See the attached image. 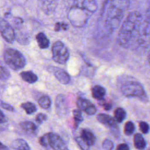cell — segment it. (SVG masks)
Returning <instances> with one entry per match:
<instances>
[{
  "label": "cell",
  "instance_id": "cell-1",
  "mask_svg": "<svg viewBox=\"0 0 150 150\" xmlns=\"http://www.w3.org/2000/svg\"><path fill=\"white\" fill-rule=\"evenodd\" d=\"M141 15L137 11L129 13L118 31L117 36L118 43L125 47L130 46L132 41L138 32L141 26Z\"/></svg>",
  "mask_w": 150,
  "mask_h": 150
},
{
  "label": "cell",
  "instance_id": "cell-2",
  "mask_svg": "<svg viewBox=\"0 0 150 150\" xmlns=\"http://www.w3.org/2000/svg\"><path fill=\"white\" fill-rule=\"evenodd\" d=\"M97 9V4L94 1H83L81 4L72 6L69 9L67 17L70 23L75 27H82L88 18Z\"/></svg>",
  "mask_w": 150,
  "mask_h": 150
},
{
  "label": "cell",
  "instance_id": "cell-3",
  "mask_svg": "<svg viewBox=\"0 0 150 150\" xmlns=\"http://www.w3.org/2000/svg\"><path fill=\"white\" fill-rule=\"evenodd\" d=\"M128 1H110L107 5L105 26L110 32L115 30L121 22Z\"/></svg>",
  "mask_w": 150,
  "mask_h": 150
},
{
  "label": "cell",
  "instance_id": "cell-4",
  "mask_svg": "<svg viewBox=\"0 0 150 150\" xmlns=\"http://www.w3.org/2000/svg\"><path fill=\"white\" fill-rule=\"evenodd\" d=\"M121 93L128 97H137L142 101H146L148 97L142 85L136 80L127 79L120 86Z\"/></svg>",
  "mask_w": 150,
  "mask_h": 150
},
{
  "label": "cell",
  "instance_id": "cell-5",
  "mask_svg": "<svg viewBox=\"0 0 150 150\" xmlns=\"http://www.w3.org/2000/svg\"><path fill=\"white\" fill-rule=\"evenodd\" d=\"M5 63L12 70H19L23 69L26 64V59L23 55L14 49H8L4 53Z\"/></svg>",
  "mask_w": 150,
  "mask_h": 150
},
{
  "label": "cell",
  "instance_id": "cell-6",
  "mask_svg": "<svg viewBox=\"0 0 150 150\" xmlns=\"http://www.w3.org/2000/svg\"><path fill=\"white\" fill-rule=\"evenodd\" d=\"M39 142L42 146H50L53 150H69L63 138L53 132H48L43 135L39 138Z\"/></svg>",
  "mask_w": 150,
  "mask_h": 150
},
{
  "label": "cell",
  "instance_id": "cell-7",
  "mask_svg": "<svg viewBox=\"0 0 150 150\" xmlns=\"http://www.w3.org/2000/svg\"><path fill=\"white\" fill-rule=\"evenodd\" d=\"M52 53L53 60L59 64H65L69 59V51L61 41H56L53 44Z\"/></svg>",
  "mask_w": 150,
  "mask_h": 150
},
{
  "label": "cell",
  "instance_id": "cell-8",
  "mask_svg": "<svg viewBox=\"0 0 150 150\" xmlns=\"http://www.w3.org/2000/svg\"><path fill=\"white\" fill-rule=\"evenodd\" d=\"M97 119L100 123L108 127L116 137L119 135L118 127L114 118L106 114H98L97 115Z\"/></svg>",
  "mask_w": 150,
  "mask_h": 150
},
{
  "label": "cell",
  "instance_id": "cell-9",
  "mask_svg": "<svg viewBox=\"0 0 150 150\" xmlns=\"http://www.w3.org/2000/svg\"><path fill=\"white\" fill-rule=\"evenodd\" d=\"M0 33L8 42L12 43L15 39V33L11 25L5 19L0 18Z\"/></svg>",
  "mask_w": 150,
  "mask_h": 150
},
{
  "label": "cell",
  "instance_id": "cell-10",
  "mask_svg": "<svg viewBox=\"0 0 150 150\" xmlns=\"http://www.w3.org/2000/svg\"><path fill=\"white\" fill-rule=\"evenodd\" d=\"M76 105L79 110L89 115H94L97 111L95 105L90 100L84 98L79 97L76 100Z\"/></svg>",
  "mask_w": 150,
  "mask_h": 150
},
{
  "label": "cell",
  "instance_id": "cell-11",
  "mask_svg": "<svg viewBox=\"0 0 150 150\" xmlns=\"http://www.w3.org/2000/svg\"><path fill=\"white\" fill-rule=\"evenodd\" d=\"M79 137L88 146L93 145L96 139L94 133L88 128L81 129Z\"/></svg>",
  "mask_w": 150,
  "mask_h": 150
},
{
  "label": "cell",
  "instance_id": "cell-12",
  "mask_svg": "<svg viewBox=\"0 0 150 150\" xmlns=\"http://www.w3.org/2000/svg\"><path fill=\"white\" fill-rule=\"evenodd\" d=\"M53 73L57 80L63 84H67L70 81V77L67 72L59 67H52Z\"/></svg>",
  "mask_w": 150,
  "mask_h": 150
},
{
  "label": "cell",
  "instance_id": "cell-13",
  "mask_svg": "<svg viewBox=\"0 0 150 150\" xmlns=\"http://www.w3.org/2000/svg\"><path fill=\"white\" fill-rule=\"evenodd\" d=\"M55 104L57 112L59 114H64L67 113L68 110L66 98L63 94L57 95L56 97Z\"/></svg>",
  "mask_w": 150,
  "mask_h": 150
},
{
  "label": "cell",
  "instance_id": "cell-14",
  "mask_svg": "<svg viewBox=\"0 0 150 150\" xmlns=\"http://www.w3.org/2000/svg\"><path fill=\"white\" fill-rule=\"evenodd\" d=\"M21 128L26 133L29 135H35L38 131V127L36 124L30 121H26L20 122Z\"/></svg>",
  "mask_w": 150,
  "mask_h": 150
},
{
  "label": "cell",
  "instance_id": "cell-15",
  "mask_svg": "<svg viewBox=\"0 0 150 150\" xmlns=\"http://www.w3.org/2000/svg\"><path fill=\"white\" fill-rule=\"evenodd\" d=\"M91 91L92 97L98 100H103L106 93L105 89L103 87L100 85L94 86L91 88Z\"/></svg>",
  "mask_w": 150,
  "mask_h": 150
},
{
  "label": "cell",
  "instance_id": "cell-16",
  "mask_svg": "<svg viewBox=\"0 0 150 150\" xmlns=\"http://www.w3.org/2000/svg\"><path fill=\"white\" fill-rule=\"evenodd\" d=\"M133 143L135 148L138 150H143L146 145L145 139L139 133H136L134 135Z\"/></svg>",
  "mask_w": 150,
  "mask_h": 150
},
{
  "label": "cell",
  "instance_id": "cell-17",
  "mask_svg": "<svg viewBox=\"0 0 150 150\" xmlns=\"http://www.w3.org/2000/svg\"><path fill=\"white\" fill-rule=\"evenodd\" d=\"M12 147L15 150H30L27 142L21 138L13 140L12 142Z\"/></svg>",
  "mask_w": 150,
  "mask_h": 150
},
{
  "label": "cell",
  "instance_id": "cell-18",
  "mask_svg": "<svg viewBox=\"0 0 150 150\" xmlns=\"http://www.w3.org/2000/svg\"><path fill=\"white\" fill-rule=\"evenodd\" d=\"M36 39L39 47L40 49H44L49 47L50 41L46 36L43 32H40L36 35Z\"/></svg>",
  "mask_w": 150,
  "mask_h": 150
},
{
  "label": "cell",
  "instance_id": "cell-19",
  "mask_svg": "<svg viewBox=\"0 0 150 150\" xmlns=\"http://www.w3.org/2000/svg\"><path fill=\"white\" fill-rule=\"evenodd\" d=\"M20 76L23 81L29 84L35 83L38 79V76L31 71H22L20 73Z\"/></svg>",
  "mask_w": 150,
  "mask_h": 150
},
{
  "label": "cell",
  "instance_id": "cell-20",
  "mask_svg": "<svg viewBox=\"0 0 150 150\" xmlns=\"http://www.w3.org/2000/svg\"><path fill=\"white\" fill-rule=\"evenodd\" d=\"M114 117L117 122L121 123L125 118L126 112L122 108L118 107L114 111Z\"/></svg>",
  "mask_w": 150,
  "mask_h": 150
},
{
  "label": "cell",
  "instance_id": "cell-21",
  "mask_svg": "<svg viewBox=\"0 0 150 150\" xmlns=\"http://www.w3.org/2000/svg\"><path fill=\"white\" fill-rule=\"evenodd\" d=\"M21 107L25 110L26 113L28 114H33L37 110L36 105L31 102L23 103L21 104Z\"/></svg>",
  "mask_w": 150,
  "mask_h": 150
},
{
  "label": "cell",
  "instance_id": "cell-22",
  "mask_svg": "<svg viewBox=\"0 0 150 150\" xmlns=\"http://www.w3.org/2000/svg\"><path fill=\"white\" fill-rule=\"evenodd\" d=\"M51 100L47 96H42L38 100V104L43 109H47L51 105Z\"/></svg>",
  "mask_w": 150,
  "mask_h": 150
},
{
  "label": "cell",
  "instance_id": "cell-23",
  "mask_svg": "<svg viewBox=\"0 0 150 150\" xmlns=\"http://www.w3.org/2000/svg\"><path fill=\"white\" fill-rule=\"evenodd\" d=\"M73 118H74V127L77 128L81 122L83 121V118L81 111L79 110H74L73 111Z\"/></svg>",
  "mask_w": 150,
  "mask_h": 150
},
{
  "label": "cell",
  "instance_id": "cell-24",
  "mask_svg": "<svg viewBox=\"0 0 150 150\" xmlns=\"http://www.w3.org/2000/svg\"><path fill=\"white\" fill-rule=\"evenodd\" d=\"M135 127L134 124L131 121H127L125 122L124 127V132L126 135H131L135 131Z\"/></svg>",
  "mask_w": 150,
  "mask_h": 150
},
{
  "label": "cell",
  "instance_id": "cell-25",
  "mask_svg": "<svg viewBox=\"0 0 150 150\" xmlns=\"http://www.w3.org/2000/svg\"><path fill=\"white\" fill-rule=\"evenodd\" d=\"M11 74L9 71L4 66H0V80L5 81L9 79Z\"/></svg>",
  "mask_w": 150,
  "mask_h": 150
},
{
  "label": "cell",
  "instance_id": "cell-26",
  "mask_svg": "<svg viewBox=\"0 0 150 150\" xmlns=\"http://www.w3.org/2000/svg\"><path fill=\"white\" fill-rule=\"evenodd\" d=\"M102 148L103 150H112L114 148V144L110 139H105L102 143Z\"/></svg>",
  "mask_w": 150,
  "mask_h": 150
},
{
  "label": "cell",
  "instance_id": "cell-27",
  "mask_svg": "<svg viewBox=\"0 0 150 150\" xmlns=\"http://www.w3.org/2000/svg\"><path fill=\"white\" fill-rule=\"evenodd\" d=\"M139 127L141 131L143 134H148L149 131V125L145 121H140L139 122Z\"/></svg>",
  "mask_w": 150,
  "mask_h": 150
},
{
  "label": "cell",
  "instance_id": "cell-28",
  "mask_svg": "<svg viewBox=\"0 0 150 150\" xmlns=\"http://www.w3.org/2000/svg\"><path fill=\"white\" fill-rule=\"evenodd\" d=\"M75 141L77 142L79 146L81 148V150H89L90 146L86 145L83 141H82L79 137H76L75 138Z\"/></svg>",
  "mask_w": 150,
  "mask_h": 150
},
{
  "label": "cell",
  "instance_id": "cell-29",
  "mask_svg": "<svg viewBox=\"0 0 150 150\" xmlns=\"http://www.w3.org/2000/svg\"><path fill=\"white\" fill-rule=\"evenodd\" d=\"M47 119V116L43 113H39L36 115V121L38 124H42L43 121H46Z\"/></svg>",
  "mask_w": 150,
  "mask_h": 150
},
{
  "label": "cell",
  "instance_id": "cell-30",
  "mask_svg": "<svg viewBox=\"0 0 150 150\" xmlns=\"http://www.w3.org/2000/svg\"><path fill=\"white\" fill-rule=\"evenodd\" d=\"M0 107H1L2 108L9 111H15V108L13 106H12L11 105L6 103L5 102L3 101H1L0 102Z\"/></svg>",
  "mask_w": 150,
  "mask_h": 150
},
{
  "label": "cell",
  "instance_id": "cell-31",
  "mask_svg": "<svg viewBox=\"0 0 150 150\" xmlns=\"http://www.w3.org/2000/svg\"><path fill=\"white\" fill-rule=\"evenodd\" d=\"M129 146L125 143H122L118 145L115 150H129Z\"/></svg>",
  "mask_w": 150,
  "mask_h": 150
},
{
  "label": "cell",
  "instance_id": "cell-32",
  "mask_svg": "<svg viewBox=\"0 0 150 150\" xmlns=\"http://www.w3.org/2000/svg\"><path fill=\"white\" fill-rule=\"evenodd\" d=\"M6 121V118L4 114L0 110V124L5 122Z\"/></svg>",
  "mask_w": 150,
  "mask_h": 150
},
{
  "label": "cell",
  "instance_id": "cell-33",
  "mask_svg": "<svg viewBox=\"0 0 150 150\" xmlns=\"http://www.w3.org/2000/svg\"><path fill=\"white\" fill-rule=\"evenodd\" d=\"M62 29V25H61V22H56L55 23L54 26V30L56 32H58Z\"/></svg>",
  "mask_w": 150,
  "mask_h": 150
},
{
  "label": "cell",
  "instance_id": "cell-34",
  "mask_svg": "<svg viewBox=\"0 0 150 150\" xmlns=\"http://www.w3.org/2000/svg\"><path fill=\"white\" fill-rule=\"evenodd\" d=\"M103 107L105 110H109L111 109L112 105L110 103H104L103 104Z\"/></svg>",
  "mask_w": 150,
  "mask_h": 150
},
{
  "label": "cell",
  "instance_id": "cell-35",
  "mask_svg": "<svg viewBox=\"0 0 150 150\" xmlns=\"http://www.w3.org/2000/svg\"><path fill=\"white\" fill-rule=\"evenodd\" d=\"M61 25H62V30H66L69 28V25L66 22H61Z\"/></svg>",
  "mask_w": 150,
  "mask_h": 150
},
{
  "label": "cell",
  "instance_id": "cell-36",
  "mask_svg": "<svg viewBox=\"0 0 150 150\" xmlns=\"http://www.w3.org/2000/svg\"><path fill=\"white\" fill-rule=\"evenodd\" d=\"M0 150H9L8 147H6L5 145H4L2 143L0 142Z\"/></svg>",
  "mask_w": 150,
  "mask_h": 150
},
{
  "label": "cell",
  "instance_id": "cell-37",
  "mask_svg": "<svg viewBox=\"0 0 150 150\" xmlns=\"http://www.w3.org/2000/svg\"><path fill=\"white\" fill-rule=\"evenodd\" d=\"M148 60L150 62V50H149V54H148Z\"/></svg>",
  "mask_w": 150,
  "mask_h": 150
},
{
  "label": "cell",
  "instance_id": "cell-38",
  "mask_svg": "<svg viewBox=\"0 0 150 150\" xmlns=\"http://www.w3.org/2000/svg\"><path fill=\"white\" fill-rule=\"evenodd\" d=\"M146 150H150V148H148Z\"/></svg>",
  "mask_w": 150,
  "mask_h": 150
}]
</instances>
